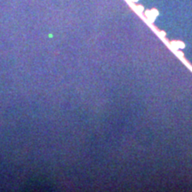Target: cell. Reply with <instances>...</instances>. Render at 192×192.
I'll return each instance as SVG.
<instances>
[{
    "label": "cell",
    "instance_id": "6da1fadb",
    "mask_svg": "<svg viewBox=\"0 0 192 192\" xmlns=\"http://www.w3.org/2000/svg\"><path fill=\"white\" fill-rule=\"evenodd\" d=\"M173 44V46L174 47V48H178V47H181V48H183L184 47V45L182 44V43H172Z\"/></svg>",
    "mask_w": 192,
    "mask_h": 192
}]
</instances>
